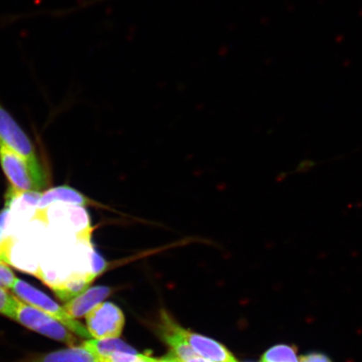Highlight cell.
<instances>
[{
    "label": "cell",
    "instance_id": "5bb4252c",
    "mask_svg": "<svg viewBox=\"0 0 362 362\" xmlns=\"http://www.w3.org/2000/svg\"><path fill=\"white\" fill-rule=\"evenodd\" d=\"M16 296H11L6 289L0 288V314L6 316L10 315Z\"/></svg>",
    "mask_w": 362,
    "mask_h": 362
},
{
    "label": "cell",
    "instance_id": "8992f818",
    "mask_svg": "<svg viewBox=\"0 0 362 362\" xmlns=\"http://www.w3.org/2000/svg\"><path fill=\"white\" fill-rule=\"evenodd\" d=\"M180 332L199 356L214 362H238L232 353L214 339L189 332L183 327H180Z\"/></svg>",
    "mask_w": 362,
    "mask_h": 362
},
{
    "label": "cell",
    "instance_id": "2e32d148",
    "mask_svg": "<svg viewBox=\"0 0 362 362\" xmlns=\"http://www.w3.org/2000/svg\"><path fill=\"white\" fill-rule=\"evenodd\" d=\"M298 362H332V361H330L327 356L314 353V354L300 357Z\"/></svg>",
    "mask_w": 362,
    "mask_h": 362
},
{
    "label": "cell",
    "instance_id": "5b68a950",
    "mask_svg": "<svg viewBox=\"0 0 362 362\" xmlns=\"http://www.w3.org/2000/svg\"><path fill=\"white\" fill-rule=\"evenodd\" d=\"M88 332L94 339L119 338L125 324L119 307L111 302L100 303L86 315Z\"/></svg>",
    "mask_w": 362,
    "mask_h": 362
},
{
    "label": "cell",
    "instance_id": "ac0fdd59",
    "mask_svg": "<svg viewBox=\"0 0 362 362\" xmlns=\"http://www.w3.org/2000/svg\"><path fill=\"white\" fill-rule=\"evenodd\" d=\"M142 358H143L144 362H165V361H163L161 359H155V358H152V357H151V356H144V355H142Z\"/></svg>",
    "mask_w": 362,
    "mask_h": 362
},
{
    "label": "cell",
    "instance_id": "6da1fadb",
    "mask_svg": "<svg viewBox=\"0 0 362 362\" xmlns=\"http://www.w3.org/2000/svg\"><path fill=\"white\" fill-rule=\"evenodd\" d=\"M8 318L42 336L64 343L68 346H75L78 341V339L65 325L35 307L26 304L16 296Z\"/></svg>",
    "mask_w": 362,
    "mask_h": 362
},
{
    "label": "cell",
    "instance_id": "4fadbf2b",
    "mask_svg": "<svg viewBox=\"0 0 362 362\" xmlns=\"http://www.w3.org/2000/svg\"><path fill=\"white\" fill-rule=\"evenodd\" d=\"M100 362H144L142 355L117 353L110 356H99Z\"/></svg>",
    "mask_w": 362,
    "mask_h": 362
},
{
    "label": "cell",
    "instance_id": "9a60e30c",
    "mask_svg": "<svg viewBox=\"0 0 362 362\" xmlns=\"http://www.w3.org/2000/svg\"><path fill=\"white\" fill-rule=\"evenodd\" d=\"M161 360L165 362H214L203 358V357L200 356L194 357V358L188 360H182L179 358L177 356H175L174 353L172 352L169 353L168 355H166L165 356L163 357Z\"/></svg>",
    "mask_w": 362,
    "mask_h": 362
},
{
    "label": "cell",
    "instance_id": "7a4b0ae2",
    "mask_svg": "<svg viewBox=\"0 0 362 362\" xmlns=\"http://www.w3.org/2000/svg\"><path fill=\"white\" fill-rule=\"evenodd\" d=\"M11 289L16 297L19 298L21 300L53 317L59 322L65 325L72 333H75L76 336L86 339L90 338L88 329L83 324H81L79 321L72 318L67 313L64 307L58 305L47 294L39 291L33 285L24 281V280L17 279Z\"/></svg>",
    "mask_w": 362,
    "mask_h": 362
},
{
    "label": "cell",
    "instance_id": "7c38bea8",
    "mask_svg": "<svg viewBox=\"0 0 362 362\" xmlns=\"http://www.w3.org/2000/svg\"><path fill=\"white\" fill-rule=\"evenodd\" d=\"M17 279L6 262L0 259V288L11 289Z\"/></svg>",
    "mask_w": 362,
    "mask_h": 362
},
{
    "label": "cell",
    "instance_id": "277c9868",
    "mask_svg": "<svg viewBox=\"0 0 362 362\" xmlns=\"http://www.w3.org/2000/svg\"><path fill=\"white\" fill-rule=\"evenodd\" d=\"M0 164L17 198L24 192H40L45 187L36 177L28 163L0 141Z\"/></svg>",
    "mask_w": 362,
    "mask_h": 362
},
{
    "label": "cell",
    "instance_id": "3957f363",
    "mask_svg": "<svg viewBox=\"0 0 362 362\" xmlns=\"http://www.w3.org/2000/svg\"><path fill=\"white\" fill-rule=\"evenodd\" d=\"M0 141L24 158L35 175L47 187V180L35 152L33 143L21 126L0 103Z\"/></svg>",
    "mask_w": 362,
    "mask_h": 362
},
{
    "label": "cell",
    "instance_id": "e0dca14e",
    "mask_svg": "<svg viewBox=\"0 0 362 362\" xmlns=\"http://www.w3.org/2000/svg\"><path fill=\"white\" fill-rule=\"evenodd\" d=\"M8 210H10V208L6 206L4 209L0 212V241H1L3 230L4 226H6Z\"/></svg>",
    "mask_w": 362,
    "mask_h": 362
},
{
    "label": "cell",
    "instance_id": "9c48e42d",
    "mask_svg": "<svg viewBox=\"0 0 362 362\" xmlns=\"http://www.w3.org/2000/svg\"><path fill=\"white\" fill-rule=\"evenodd\" d=\"M18 362H100V359L83 346H70L67 349L26 357Z\"/></svg>",
    "mask_w": 362,
    "mask_h": 362
},
{
    "label": "cell",
    "instance_id": "ba28073f",
    "mask_svg": "<svg viewBox=\"0 0 362 362\" xmlns=\"http://www.w3.org/2000/svg\"><path fill=\"white\" fill-rule=\"evenodd\" d=\"M111 293L112 289L106 286H96L86 289L78 296L68 300L63 307L72 318H81L110 296Z\"/></svg>",
    "mask_w": 362,
    "mask_h": 362
},
{
    "label": "cell",
    "instance_id": "30bf717a",
    "mask_svg": "<svg viewBox=\"0 0 362 362\" xmlns=\"http://www.w3.org/2000/svg\"><path fill=\"white\" fill-rule=\"evenodd\" d=\"M81 346L97 356H110L117 353L138 354L134 348L117 338L88 339Z\"/></svg>",
    "mask_w": 362,
    "mask_h": 362
},
{
    "label": "cell",
    "instance_id": "52a82bcc",
    "mask_svg": "<svg viewBox=\"0 0 362 362\" xmlns=\"http://www.w3.org/2000/svg\"><path fill=\"white\" fill-rule=\"evenodd\" d=\"M180 325L163 311L158 325V334L167 345L170 347L172 353L182 360H188L199 356L192 347L188 345L185 337L180 332Z\"/></svg>",
    "mask_w": 362,
    "mask_h": 362
},
{
    "label": "cell",
    "instance_id": "8fae6325",
    "mask_svg": "<svg viewBox=\"0 0 362 362\" xmlns=\"http://www.w3.org/2000/svg\"><path fill=\"white\" fill-rule=\"evenodd\" d=\"M262 362H298L296 350L287 345L271 347L262 356Z\"/></svg>",
    "mask_w": 362,
    "mask_h": 362
}]
</instances>
